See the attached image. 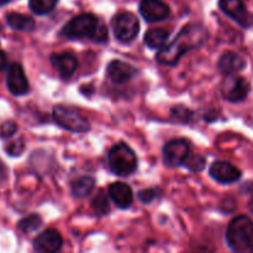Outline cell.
I'll use <instances>...</instances> for the list:
<instances>
[{
  "mask_svg": "<svg viewBox=\"0 0 253 253\" xmlns=\"http://www.w3.org/2000/svg\"><path fill=\"white\" fill-rule=\"evenodd\" d=\"M249 209H250V211H251L253 214V198L251 200H250V203H249Z\"/></svg>",
  "mask_w": 253,
  "mask_h": 253,
  "instance_id": "4dcf8cb0",
  "label": "cell"
},
{
  "mask_svg": "<svg viewBox=\"0 0 253 253\" xmlns=\"http://www.w3.org/2000/svg\"><path fill=\"white\" fill-rule=\"evenodd\" d=\"M189 155V145L183 138L172 140L163 148V162L168 167H179Z\"/></svg>",
  "mask_w": 253,
  "mask_h": 253,
  "instance_id": "52a82bcc",
  "label": "cell"
},
{
  "mask_svg": "<svg viewBox=\"0 0 253 253\" xmlns=\"http://www.w3.org/2000/svg\"><path fill=\"white\" fill-rule=\"evenodd\" d=\"M7 64V57L6 54H5V52L0 51V71H2V69L6 67Z\"/></svg>",
  "mask_w": 253,
  "mask_h": 253,
  "instance_id": "f546056e",
  "label": "cell"
},
{
  "mask_svg": "<svg viewBox=\"0 0 253 253\" xmlns=\"http://www.w3.org/2000/svg\"><path fill=\"white\" fill-rule=\"evenodd\" d=\"M245 66H246L245 59L235 52H225L219 59L220 71L226 76H231V74L242 71Z\"/></svg>",
  "mask_w": 253,
  "mask_h": 253,
  "instance_id": "e0dca14e",
  "label": "cell"
},
{
  "mask_svg": "<svg viewBox=\"0 0 253 253\" xmlns=\"http://www.w3.org/2000/svg\"><path fill=\"white\" fill-rule=\"evenodd\" d=\"M156 197V193L151 189L142 190V192L138 193V199L143 203V204H148V203L152 202Z\"/></svg>",
  "mask_w": 253,
  "mask_h": 253,
  "instance_id": "83f0119b",
  "label": "cell"
},
{
  "mask_svg": "<svg viewBox=\"0 0 253 253\" xmlns=\"http://www.w3.org/2000/svg\"><path fill=\"white\" fill-rule=\"evenodd\" d=\"M6 22L11 29L19 31H31L35 27V21L32 17L19 12H10L6 15Z\"/></svg>",
  "mask_w": 253,
  "mask_h": 253,
  "instance_id": "ac0fdd59",
  "label": "cell"
},
{
  "mask_svg": "<svg viewBox=\"0 0 253 253\" xmlns=\"http://www.w3.org/2000/svg\"><path fill=\"white\" fill-rule=\"evenodd\" d=\"M108 162L113 173L120 177L132 174L137 167L135 152L126 143H118L109 151Z\"/></svg>",
  "mask_w": 253,
  "mask_h": 253,
  "instance_id": "3957f363",
  "label": "cell"
},
{
  "mask_svg": "<svg viewBox=\"0 0 253 253\" xmlns=\"http://www.w3.org/2000/svg\"><path fill=\"white\" fill-rule=\"evenodd\" d=\"M205 163H207V160H205L203 156L200 155H193V156H187L184 163L183 165L187 166L190 170L193 172H200V170L204 169Z\"/></svg>",
  "mask_w": 253,
  "mask_h": 253,
  "instance_id": "cb8c5ba5",
  "label": "cell"
},
{
  "mask_svg": "<svg viewBox=\"0 0 253 253\" xmlns=\"http://www.w3.org/2000/svg\"><path fill=\"white\" fill-rule=\"evenodd\" d=\"M135 68L123 61H113L108 67V77L116 84H123L130 81L135 74Z\"/></svg>",
  "mask_w": 253,
  "mask_h": 253,
  "instance_id": "2e32d148",
  "label": "cell"
},
{
  "mask_svg": "<svg viewBox=\"0 0 253 253\" xmlns=\"http://www.w3.org/2000/svg\"><path fill=\"white\" fill-rule=\"evenodd\" d=\"M172 114L174 118L179 119L182 121H188L190 119V116H192V113L187 108H183V106H177V108L173 109Z\"/></svg>",
  "mask_w": 253,
  "mask_h": 253,
  "instance_id": "4316f807",
  "label": "cell"
},
{
  "mask_svg": "<svg viewBox=\"0 0 253 253\" xmlns=\"http://www.w3.org/2000/svg\"><path fill=\"white\" fill-rule=\"evenodd\" d=\"M169 32L162 27H157V29L148 30L145 34V43L147 44L150 48L160 49L165 46L166 41L168 40Z\"/></svg>",
  "mask_w": 253,
  "mask_h": 253,
  "instance_id": "d6986e66",
  "label": "cell"
},
{
  "mask_svg": "<svg viewBox=\"0 0 253 253\" xmlns=\"http://www.w3.org/2000/svg\"><path fill=\"white\" fill-rule=\"evenodd\" d=\"M244 253H253V247H252V249L247 250V251H246V252H244Z\"/></svg>",
  "mask_w": 253,
  "mask_h": 253,
  "instance_id": "d6a6232c",
  "label": "cell"
},
{
  "mask_svg": "<svg viewBox=\"0 0 253 253\" xmlns=\"http://www.w3.org/2000/svg\"><path fill=\"white\" fill-rule=\"evenodd\" d=\"M226 240L231 250L236 253H244L253 247V222L250 217L241 215L230 222L226 232Z\"/></svg>",
  "mask_w": 253,
  "mask_h": 253,
  "instance_id": "7a4b0ae2",
  "label": "cell"
},
{
  "mask_svg": "<svg viewBox=\"0 0 253 253\" xmlns=\"http://www.w3.org/2000/svg\"><path fill=\"white\" fill-rule=\"evenodd\" d=\"M91 207H93L94 211L98 215H105L108 214L110 207H109V200L106 198V195L103 192L99 193L95 198L91 202Z\"/></svg>",
  "mask_w": 253,
  "mask_h": 253,
  "instance_id": "603a6c76",
  "label": "cell"
},
{
  "mask_svg": "<svg viewBox=\"0 0 253 253\" xmlns=\"http://www.w3.org/2000/svg\"><path fill=\"white\" fill-rule=\"evenodd\" d=\"M7 178V169L4 166V163L0 162V184L4 183Z\"/></svg>",
  "mask_w": 253,
  "mask_h": 253,
  "instance_id": "f1b7e54d",
  "label": "cell"
},
{
  "mask_svg": "<svg viewBox=\"0 0 253 253\" xmlns=\"http://www.w3.org/2000/svg\"><path fill=\"white\" fill-rule=\"evenodd\" d=\"M100 21L91 14H82L73 17L62 29V35L68 39H88L94 40Z\"/></svg>",
  "mask_w": 253,
  "mask_h": 253,
  "instance_id": "277c9868",
  "label": "cell"
},
{
  "mask_svg": "<svg viewBox=\"0 0 253 253\" xmlns=\"http://www.w3.org/2000/svg\"><path fill=\"white\" fill-rule=\"evenodd\" d=\"M250 91V84L246 79L237 77L235 74L227 76L222 84L224 98L230 101H241L247 96Z\"/></svg>",
  "mask_w": 253,
  "mask_h": 253,
  "instance_id": "ba28073f",
  "label": "cell"
},
{
  "mask_svg": "<svg viewBox=\"0 0 253 253\" xmlns=\"http://www.w3.org/2000/svg\"><path fill=\"white\" fill-rule=\"evenodd\" d=\"M51 63L62 78H69L78 68L77 57L71 52L53 53L51 56Z\"/></svg>",
  "mask_w": 253,
  "mask_h": 253,
  "instance_id": "5bb4252c",
  "label": "cell"
},
{
  "mask_svg": "<svg viewBox=\"0 0 253 253\" xmlns=\"http://www.w3.org/2000/svg\"><path fill=\"white\" fill-rule=\"evenodd\" d=\"M42 225V219L36 214H32L30 216L25 217L19 222V229L25 234H30L39 229Z\"/></svg>",
  "mask_w": 253,
  "mask_h": 253,
  "instance_id": "7402d4cb",
  "label": "cell"
},
{
  "mask_svg": "<svg viewBox=\"0 0 253 253\" xmlns=\"http://www.w3.org/2000/svg\"><path fill=\"white\" fill-rule=\"evenodd\" d=\"M219 5L227 16L234 19L242 27L251 26L252 17L242 0H220Z\"/></svg>",
  "mask_w": 253,
  "mask_h": 253,
  "instance_id": "30bf717a",
  "label": "cell"
},
{
  "mask_svg": "<svg viewBox=\"0 0 253 253\" xmlns=\"http://www.w3.org/2000/svg\"><path fill=\"white\" fill-rule=\"evenodd\" d=\"M24 148H25L24 141H22L21 138H17V140L10 142L9 145L6 146V148H5V151H6L7 155L12 156V157H16V156L21 155Z\"/></svg>",
  "mask_w": 253,
  "mask_h": 253,
  "instance_id": "d4e9b609",
  "label": "cell"
},
{
  "mask_svg": "<svg viewBox=\"0 0 253 253\" xmlns=\"http://www.w3.org/2000/svg\"><path fill=\"white\" fill-rule=\"evenodd\" d=\"M205 40V32L200 26H188L167 46L160 48L157 53L158 63L165 66H174L183 54L189 49L200 46Z\"/></svg>",
  "mask_w": 253,
  "mask_h": 253,
  "instance_id": "6da1fadb",
  "label": "cell"
},
{
  "mask_svg": "<svg viewBox=\"0 0 253 253\" xmlns=\"http://www.w3.org/2000/svg\"><path fill=\"white\" fill-rule=\"evenodd\" d=\"M62 240L61 234L57 230L49 229L41 232L34 241V249L36 253H61Z\"/></svg>",
  "mask_w": 253,
  "mask_h": 253,
  "instance_id": "9c48e42d",
  "label": "cell"
},
{
  "mask_svg": "<svg viewBox=\"0 0 253 253\" xmlns=\"http://www.w3.org/2000/svg\"><path fill=\"white\" fill-rule=\"evenodd\" d=\"M210 175L214 178L216 182L221 184H231L237 182L241 177V172L239 168L229 162H214L210 167Z\"/></svg>",
  "mask_w": 253,
  "mask_h": 253,
  "instance_id": "4fadbf2b",
  "label": "cell"
},
{
  "mask_svg": "<svg viewBox=\"0 0 253 253\" xmlns=\"http://www.w3.org/2000/svg\"><path fill=\"white\" fill-rule=\"evenodd\" d=\"M53 120L57 125L71 132L82 133L89 131V121L73 108L56 106L53 109Z\"/></svg>",
  "mask_w": 253,
  "mask_h": 253,
  "instance_id": "5b68a950",
  "label": "cell"
},
{
  "mask_svg": "<svg viewBox=\"0 0 253 253\" xmlns=\"http://www.w3.org/2000/svg\"><path fill=\"white\" fill-rule=\"evenodd\" d=\"M6 84L10 93L16 96H21L29 91V81L19 63H12L7 69Z\"/></svg>",
  "mask_w": 253,
  "mask_h": 253,
  "instance_id": "8fae6325",
  "label": "cell"
},
{
  "mask_svg": "<svg viewBox=\"0 0 253 253\" xmlns=\"http://www.w3.org/2000/svg\"><path fill=\"white\" fill-rule=\"evenodd\" d=\"M140 12L148 22H157L169 16V6L161 0H142L140 4Z\"/></svg>",
  "mask_w": 253,
  "mask_h": 253,
  "instance_id": "7c38bea8",
  "label": "cell"
},
{
  "mask_svg": "<svg viewBox=\"0 0 253 253\" xmlns=\"http://www.w3.org/2000/svg\"><path fill=\"white\" fill-rule=\"evenodd\" d=\"M17 130V126L14 121H5L1 126H0V137L7 138L11 137Z\"/></svg>",
  "mask_w": 253,
  "mask_h": 253,
  "instance_id": "484cf974",
  "label": "cell"
},
{
  "mask_svg": "<svg viewBox=\"0 0 253 253\" xmlns=\"http://www.w3.org/2000/svg\"><path fill=\"white\" fill-rule=\"evenodd\" d=\"M58 0H30V9L37 15L49 14L56 7Z\"/></svg>",
  "mask_w": 253,
  "mask_h": 253,
  "instance_id": "44dd1931",
  "label": "cell"
},
{
  "mask_svg": "<svg viewBox=\"0 0 253 253\" xmlns=\"http://www.w3.org/2000/svg\"><path fill=\"white\" fill-rule=\"evenodd\" d=\"M94 187H95L94 178L84 175V177H81L77 180H74L73 184H72V193L77 198H85L93 192Z\"/></svg>",
  "mask_w": 253,
  "mask_h": 253,
  "instance_id": "ffe728a7",
  "label": "cell"
},
{
  "mask_svg": "<svg viewBox=\"0 0 253 253\" xmlns=\"http://www.w3.org/2000/svg\"><path fill=\"white\" fill-rule=\"evenodd\" d=\"M113 29L115 37L121 42H130L137 36L140 24L137 17L131 12H121L114 19Z\"/></svg>",
  "mask_w": 253,
  "mask_h": 253,
  "instance_id": "8992f818",
  "label": "cell"
},
{
  "mask_svg": "<svg viewBox=\"0 0 253 253\" xmlns=\"http://www.w3.org/2000/svg\"><path fill=\"white\" fill-rule=\"evenodd\" d=\"M109 195L113 202L118 205L120 209H127L133 200L132 189L128 184L123 182H116L109 187Z\"/></svg>",
  "mask_w": 253,
  "mask_h": 253,
  "instance_id": "9a60e30c",
  "label": "cell"
},
{
  "mask_svg": "<svg viewBox=\"0 0 253 253\" xmlns=\"http://www.w3.org/2000/svg\"><path fill=\"white\" fill-rule=\"evenodd\" d=\"M12 0H0V5H5V4H9L11 2Z\"/></svg>",
  "mask_w": 253,
  "mask_h": 253,
  "instance_id": "1f68e13d",
  "label": "cell"
}]
</instances>
